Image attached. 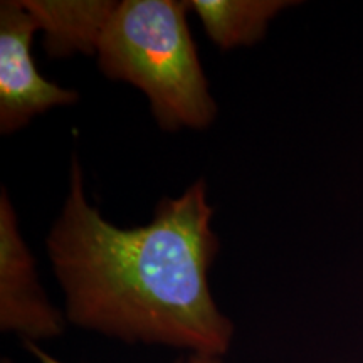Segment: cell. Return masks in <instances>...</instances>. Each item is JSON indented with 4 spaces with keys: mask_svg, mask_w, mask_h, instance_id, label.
I'll return each mask as SVG.
<instances>
[{
    "mask_svg": "<svg viewBox=\"0 0 363 363\" xmlns=\"http://www.w3.org/2000/svg\"><path fill=\"white\" fill-rule=\"evenodd\" d=\"M39 27L22 0L0 4V131L24 128L35 116L78 101V93L40 74L30 54Z\"/></svg>",
    "mask_w": 363,
    "mask_h": 363,
    "instance_id": "obj_3",
    "label": "cell"
},
{
    "mask_svg": "<svg viewBox=\"0 0 363 363\" xmlns=\"http://www.w3.org/2000/svg\"><path fill=\"white\" fill-rule=\"evenodd\" d=\"M24 343H26L27 350H29L35 358H38V363H62V362L56 360L54 357L49 355V353L40 350V348L34 342H24ZM4 363H12V362H4ZM179 363H224V362H222L220 357H216V355H206V353H192V355H190L187 360H180Z\"/></svg>",
    "mask_w": 363,
    "mask_h": 363,
    "instance_id": "obj_7",
    "label": "cell"
},
{
    "mask_svg": "<svg viewBox=\"0 0 363 363\" xmlns=\"http://www.w3.org/2000/svg\"><path fill=\"white\" fill-rule=\"evenodd\" d=\"M44 33L49 56L62 57L74 52L96 54L99 39L118 2L111 0H22Z\"/></svg>",
    "mask_w": 363,
    "mask_h": 363,
    "instance_id": "obj_5",
    "label": "cell"
},
{
    "mask_svg": "<svg viewBox=\"0 0 363 363\" xmlns=\"http://www.w3.org/2000/svg\"><path fill=\"white\" fill-rule=\"evenodd\" d=\"M0 328L34 343L65 331V316L40 288L35 259L6 190L0 195Z\"/></svg>",
    "mask_w": 363,
    "mask_h": 363,
    "instance_id": "obj_4",
    "label": "cell"
},
{
    "mask_svg": "<svg viewBox=\"0 0 363 363\" xmlns=\"http://www.w3.org/2000/svg\"><path fill=\"white\" fill-rule=\"evenodd\" d=\"M189 11L179 0L118 2L96 51L103 74L143 91L165 131L208 128L217 115Z\"/></svg>",
    "mask_w": 363,
    "mask_h": 363,
    "instance_id": "obj_2",
    "label": "cell"
},
{
    "mask_svg": "<svg viewBox=\"0 0 363 363\" xmlns=\"http://www.w3.org/2000/svg\"><path fill=\"white\" fill-rule=\"evenodd\" d=\"M212 216L199 180L179 197L162 199L148 224L120 229L88 202L72 157L69 194L45 239L67 320L128 343L224 355L234 325L208 284L220 246Z\"/></svg>",
    "mask_w": 363,
    "mask_h": 363,
    "instance_id": "obj_1",
    "label": "cell"
},
{
    "mask_svg": "<svg viewBox=\"0 0 363 363\" xmlns=\"http://www.w3.org/2000/svg\"><path fill=\"white\" fill-rule=\"evenodd\" d=\"M207 38L220 49L252 45L264 38L272 17L291 2L283 0H189Z\"/></svg>",
    "mask_w": 363,
    "mask_h": 363,
    "instance_id": "obj_6",
    "label": "cell"
}]
</instances>
